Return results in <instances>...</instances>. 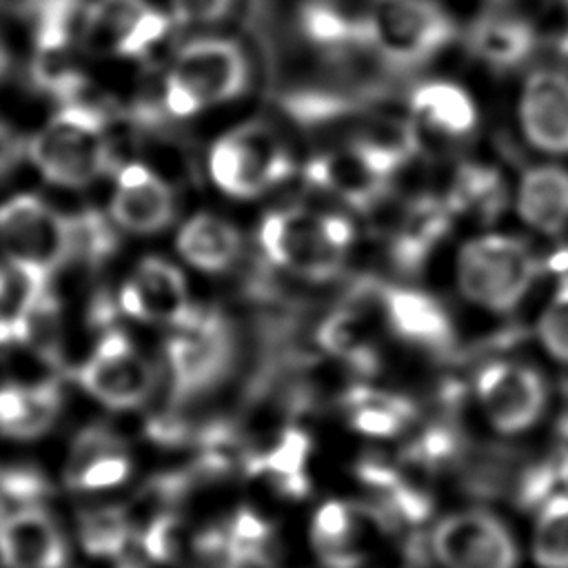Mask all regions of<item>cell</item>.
<instances>
[{
	"label": "cell",
	"instance_id": "25",
	"mask_svg": "<svg viewBox=\"0 0 568 568\" xmlns=\"http://www.w3.org/2000/svg\"><path fill=\"white\" fill-rule=\"evenodd\" d=\"M351 426L371 437H395L415 419V406L390 393L357 386L344 397Z\"/></svg>",
	"mask_w": 568,
	"mask_h": 568
},
{
	"label": "cell",
	"instance_id": "6",
	"mask_svg": "<svg viewBox=\"0 0 568 568\" xmlns=\"http://www.w3.org/2000/svg\"><path fill=\"white\" fill-rule=\"evenodd\" d=\"M235 357L237 344L229 322L215 311L193 306L166 342L173 404L182 406L215 390L231 375Z\"/></svg>",
	"mask_w": 568,
	"mask_h": 568
},
{
	"label": "cell",
	"instance_id": "22",
	"mask_svg": "<svg viewBox=\"0 0 568 568\" xmlns=\"http://www.w3.org/2000/svg\"><path fill=\"white\" fill-rule=\"evenodd\" d=\"M20 16L29 22L36 51H69L82 33L84 0H20Z\"/></svg>",
	"mask_w": 568,
	"mask_h": 568
},
{
	"label": "cell",
	"instance_id": "15",
	"mask_svg": "<svg viewBox=\"0 0 568 568\" xmlns=\"http://www.w3.org/2000/svg\"><path fill=\"white\" fill-rule=\"evenodd\" d=\"M371 29L388 58L410 62L437 49L444 38V18L426 0H377Z\"/></svg>",
	"mask_w": 568,
	"mask_h": 568
},
{
	"label": "cell",
	"instance_id": "11",
	"mask_svg": "<svg viewBox=\"0 0 568 568\" xmlns=\"http://www.w3.org/2000/svg\"><path fill=\"white\" fill-rule=\"evenodd\" d=\"M490 424L506 435L532 428L548 408V384L539 371L517 362L486 364L475 379Z\"/></svg>",
	"mask_w": 568,
	"mask_h": 568
},
{
	"label": "cell",
	"instance_id": "4",
	"mask_svg": "<svg viewBox=\"0 0 568 568\" xmlns=\"http://www.w3.org/2000/svg\"><path fill=\"white\" fill-rule=\"evenodd\" d=\"M539 260L521 237L488 231L462 244L455 257L459 293L490 313H510L532 288Z\"/></svg>",
	"mask_w": 568,
	"mask_h": 568
},
{
	"label": "cell",
	"instance_id": "8",
	"mask_svg": "<svg viewBox=\"0 0 568 568\" xmlns=\"http://www.w3.org/2000/svg\"><path fill=\"white\" fill-rule=\"evenodd\" d=\"M166 27L169 18L146 0H93L80 44L93 55L140 58L164 38Z\"/></svg>",
	"mask_w": 568,
	"mask_h": 568
},
{
	"label": "cell",
	"instance_id": "3",
	"mask_svg": "<svg viewBox=\"0 0 568 568\" xmlns=\"http://www.w3.org/2000/svg\"><path fill=\"white\" fill-rule=\"evenodd\" d=\"M251 80V64L231 38L200 36L184 42L164 75V104L175 115H197L237 100Z\"/></svg>",
	"mask_w": 568,
	"mask_h": 568
},
{
	"label": "cell",
	"instance_id": "34",
	"mask_svg": "<svg viewBox=\"0 0 568 568\" xmlns=\"http://www.w3.org/2000/svg\"><path fill=\"white\" fill-rule=\"evenodd\" d=\"M175 519L173 515L164 513L151 519V524L142 532V548L155 561H169L175 552Z\"/></svg>",
	"mask_w": 568,
	"mask_h": 568
},
{
	"label": "cell",
	"instance_id": "33",
	"mask_svg": "<svg viewBox=\"0 0 568 568\" xmlns=\"http://www.w3.org/2000/svg\"><path fill=\"white\" fill-rule=\"evenodd\" d=\"M237 0H169L173 22L191 29H209L224 22Z\"/></svg>",
	"mask_w": 568,
	"mask_h": 568
},
{
	"label": "cell",
	"instance_id": "24",
	"mask_svg": "<svg viewBox=\"0 0 568 568\" xmlns=\"http://www.w3.org/2000/svg\"><path fill=\"white\" fill-rule=\"evenodd\" d=\"M359 510L344 501L324 504L313 517L311 539L328 568H357L362 555L355 548Z\"/></svg>",
	"mask_w": 568,
	"mask_h": 568
},
{
	"label": "cell",
	"instance_id": "27",
	"mask_svg": "<svg viewBox=\"0 0 568 568\" xmlns=\"http://www.w3.org/2000/svg\"><path fill=\"white\" fill-rule=\"evenodd\" d=\"M532 559L539 568H568V493H557L537 508Z\"/></svg>",
	"mask_w": 568,
	"mask_h": 568
},
{
	"label": "cell",
	"instance_id": "12",
	"mask_svg": "<svg viewBox=\"0 0 568 568\" xmlns=\"http://www.w3.org/2000/svg\"><path fill=\"white\" fill-rule=\"evenodd\" d=\"M517 122L535 151L568 155V73L555 67L530 71L517 95Z\"/></svg>",
	"mask_w": 568,
	"mask_h": 568
},
{
	"label": "cell",
	"instance_id": "29",
	"mask_svg": "<svg viewBox=\"0 0 568 568\" xmlns=\"http://www.w3.org/2000/svg\"><path fill=\"white\" fill-rule=\"evenodd\" d=\"M530 49V31L519 20L493 18L477 29V51L495 64H513Z\"/></svg>",
	"mask_w": 568,
	"mask_h": 568
},
{
	"label": "cell",
	"instance_id": "40",
	"mask_svg": "<svg viewBox=\"0 0 568 568\" xmlns=\"http://www.w3.org/2000/svg\"><path fill=\"white\" fill-rule=\"evenodd\" d=\"M4 133H7V129L0 124V135H4Z\"/></svg>",
	"mask_w": 568,
	"mask_h": 568
},
{
	"label": "cell",
	"instance_id": "21",
	"mask_svg": "<svg viewBox=\"0 0 568 568\" xmlns=\"http://www.w3.org/2000/svg\"><path fill=\"white\" fill-rule=\"evenodd\" d=\"M308 450L311 437L297 426H286L268 453L246 457V470L251 475H266L275 490L286 497H304L308 493L304 473Z\"/></svg>",
	"mask_w": 568,
	"mask_h": 568
},
{
	"label": "cell",
	"instance_id": "19",
	"mask_svg": "<svg viewBox=\"0 0 568 568\" xmlns=\"http://www.w3.org/2000/svg\"><path fill=\"white\" fill-rule=\"evenodd\" d=\"M131 473L122 442L106 428L84 430L69 455L64 479L73 490H104L120 486Z\"/></svg>",
	"mask_w": 568,
	"mask_h": 568
},
{
	"label": "cell",
	"instance_id": "5",
	"mask_svg": "<svg viewBox=\"0 0 568 568\" xmlns=\"http://www.w3.org/2000/svg\"><path fill=\"white\" fill-rule=\"evenodd\" d=\"M0 246L24 286H51L55 273L73 262L71 220L38 195H13L0 204Z\"/></svg>",
	"mask_w": 568,
	"mask_h": 568
},
{
	"label": "cell",
	"instance_id": "32",
	"mask_svg": "<svg viewBox=\"0 0 568 568\" xmlns=\"http://www.w3.org/2000/svg\"><path fill=\"white\" fill-rule=\"evenodd\" d=\"M537 337L555 362L568 366V284L544 306L537 320Z\"/></svg>",
	"mask_w": 568,
	"mask_h": 568
},
{
	"label": "cell",
	"instance_id": "37",
	"mask_svg": "<svg viewBox=\"0 0 568 568\" xmlns=\"http://www.w3.org/2000/svg\"><path fill=\"white\" fill-rule=\"evenodd\" d=\"M7 69H9V53H7V49H4L2 42H0V80H2V75L7 73Z\"/></svg>",
	"mask_w": 568,
	"mask_h": 568
},
{
	"label": "cell",
	"instance_id": "16",
	"mask_svg": "<svg viewBox=\"0 0 568 568\" xmlns=\"http://www.w3.org/2000/svg\"><path fill=\"white\" fill-rule=\"evenodd\" d=\"M0 561L7 568H62L67 544L51 515L27 506L0 521Z\"/></svg>",
	"mask_w": 568,
	"mask_h": 568
},
{
	"label": "cell",
	"instance_id": "26",
	"mask_svg": "<svg viewBox=\"0 0 568 568\" xmlns=\"http://www.w3.org/2000/svg\"><path fill=\"white\" fill-rule=\"evenodd\" d=\"M388 322L397 335L428 348H446L450 324L444 311L426 295L395 293L386 306Z\"/></svg>",
	"mask_w": 568,
	"mask_h": 568
},
{
	"label": "cell",
	"instance_id": "35",
	"mask_svg": "<svg viewBox=\"0 0 568 568\" xmlns=\"http://www.w3.org/2000/svg\"><path fill=\"white\" fill-rule=\"evenodd\" d=\"M42 493V479L33 473L11 470L0 477V495L13 499H31Z\"/></svg>",
	"mask_w": 568,
	"mask_h": 568
},
{
	"label": "cell",
	"instance_id": "13",
	"mask_svg": "<svg viewBox=\"0 0 568 568\" xmlns=\"http://www.w3.org/2000/svg\"><path fill=\"white\" fill-rule=\"evenodd\" d=\"M118 302L129 317L171 328L193 311L189 284L180 266L155 255L138 262L122 284Z\"/></svg>",
	"mask_w": 568,
	"mask_h": 568
},
{
	"label": "cell",
	"instance_id": "14",
	"mask_svg": "<svg viewBox=\"0 0 568 568\" xmlns=\"http://www.w3.org/2000/svg\"><path fill=\"white\" fill-rule=\"evenodd\" d=\"M115 226L135 235H155L175 217V195L169 182L142 162H129L115 171V189L109 202Z\"/></svg>",
	"mask_w": 568,
	"mask_h": 568
},
{
	"label": "cell",
	"instance_id": "30",
	"mask_svg": "<svg viewBox=\"0 0 568 568\" xmlns=\"http://www.w3.org/2000/svg\"><path fill=\"white\" fill-rule=\"evenodd\" d=\"M82 546L98 557H113L124 550L131 537V526L120 508H102L84 517Z\"/></svg>",
	"mask_w": 568,
	"mask_h": 568
},
{
	"label": "cell",
	"instance_id": "38",
	"mask_svg": "<svg viewBox=\"0 0 568 568\" xmlns=\"http://www.w3.org/2000/svg\"><path fill=\"white\" fill-rule=\"evenodd\" d=\"M7 291H9V277H7L4 268H0V302L7 297Z\"/></svg>",
	"mask_w": 568,
	"mask_h": 568
},
{
	"label": "cell",
	"instance_id": "31",
	"mask_svg": "<svg viewBox=\"0 0 568 568\" xmlns=\"http://www.w3.org/2000/svg\"><path fill=\"white\" fill-rule=\"evenodd\" d=\"M69 220L73 240V262L82 260L95 264L111 253L115 235L111 224L100 213L82 211L78 215H69Z\"/></svg>",
	"mask_w": 568,
	"mask_h": 568
},
{
	"label": "cell",
	"instance_id": "36",
	"mask_svg": "<svg viewBox=\"0 0 568 568\" xmlns=\"http://www.w3.org/2000/svg\"><path fill=\"white\" fill-rule=\"evenodd\" d=\"M20 153H22V142L18 138H13L9 131L0 135V175H4L7 169H11V164L20 158Z\"/></svg>",
	"mask_w": 568,
	"mask_h": 568
},
{
	"label": "cell",
	"instance_id": "2",
	"mask_svg": "<svg viewBox=\"0 0 568 568\" xmlns=\"http://www.w3.org/2000/svg\"><path fill=\"white\" fill-rule=\"evenodd\" d=\"M27 155L58 186L80 189L113 169V149L104 113L73 100L60 104L42 131L27 142Z\"/></svg>",
	"mask_w": 568,
	"mask_h": 568
},
{
	"label": "cell",
	"instance_id": "18",
	"mask_svg": "<svg viewBox=\"0 0 568 568\" xmlns=\"http://www.w3.org/2000/svg\"><path fill=\"white\" fill-rule=\"evenodd\" d=\"M180 260L200 273H224L242 253V235L235 224L217 213L189 215L175 233Z\"/></svg>",
	"mask_w": 568,
	"mask_h": 568
},
{
	"label": "cell",
	"instance_id": "1",
	"mask_svg": "<svg viewBox=\"0 0 568 568\" xmlns=\"http://www.w3.org/2000/svg\"><path fill=\"white\" fill-rule=\"evenodd\" d=\"M260 248L291 277L322 282L337 275L353 248V226L322 206L293 204L273 209L260 224Z\"/></svg>",
	"mask_w": 568,
	"mask_h": 568
},
{
	"label": "cell",
	"instance_id": "28",
	"mask_svg": "<svg viewBox=\"0 0 568 568\" xmlns=\"http://www.w3.org/2000/svg\"><path fill=\"white\" fill-rule=\"evenodd\" d=\"M326 186L344 197H359L379 184V171L366 151H339L322 162Z\"/></svg>",
	"mask_w": 568,
	"mask_h": 568
},
{
	"label": "cell",
	"instance_id": "7",
	"mask_svg": "<svg viewBox=\"0 0 568 568\" xmlns=\"http://www.w3.org/2000/svg\"><path fill=\"white\" fill-rule=\"evenodd\" d=\"M206 166L217 191L235 200H253L291 173V153L273 126L244 122L211 144Z\"/></svg>",
	"mask_w": 568,
	"mask_h": 568
},
{
	"label": "cell",
	"instance_id": "20",
	"mask_svg": "<svg viewBox=\"0 0 568 568\" xmlns=\"http://www.w3.org/2000/svg\"><path fill=\"white\" fill-rule=\"evenodd\" d=\"M60 390L53 382L0 388V433L18 439L42 435L58 417Z\"/></svg>",
	"mask_w": 568,
	"mask_h": 568
},
{
	"label": "cell",
	"instance_id": "17",
	"mask_svg": "<svg viewBox=\"0 0 568 568\" xmlns=\"http://www.w3.org/2000/svg\"><path fill=\"white\" fill-rule=\"evenodd\" d=\"M515 213L539 235H559L568 229V169L541 162L526 169L515 186Z\"/></svg>",
	"mask_w": 568,
	"mask_h": 568
},
{
	"label": "cell",
	"instance_id": "9",
	"mask_svg": "<svg viewBox=\"0 0 568 568\" xmlns=\"http://www.w3.org/2000/svg\"><path fill=\"white\" fill-rule=\"evenodd\" d=\"M430 550L444 568H517L519 564L510 530L486 510L444 517L435 526Z\"/></svg>",
	"mask_w": 568,
	"mask_h": 568
},
{
	"label": "cell",
	"instance_id": "23",
	"mask_svg": "<svg viewBox=\"0 0 568 568\" xmlns=\"http://www.w3.org/2000/svg\"><path fill=\"white\" fill-rule=\"evenodd\" d=\"M413 109L417 124L442 140L464 138L475 124V106L470 98L448 82L424 87L415 95Z\"/></svg>",
	"mask_w": 568,
	"mask_h": 568
},
{
	"label": "cell",
	"instance_id": "10",
	"mask_svg": "<svg viewBox=\"0 0 568 568\" xmlns=\"http://www.w3.org/2000/svg\"><path fill=\"white\" fill-rule=\"evenodd\" d=\"M78 382L104 406L126 410L149 399L155 375L122 331H106L80 366Z\"/></svg>",
	"mask_w": 568,
	"mask_h": 568
},
{
	"label": "cell",
	"instance_id": "39",
	"mask_svg": "<svg viewBox=\"0 0 568 568\" xmlns=\"http://www.w3.org/2000/svg\"><path fill=\"white\" fill-rule=\"evenodd\" d=\"M13 0H0V11H4Z\"/></svg>",
	"mask_w": 568,
	"mask_h": 568
}]
</instances>
